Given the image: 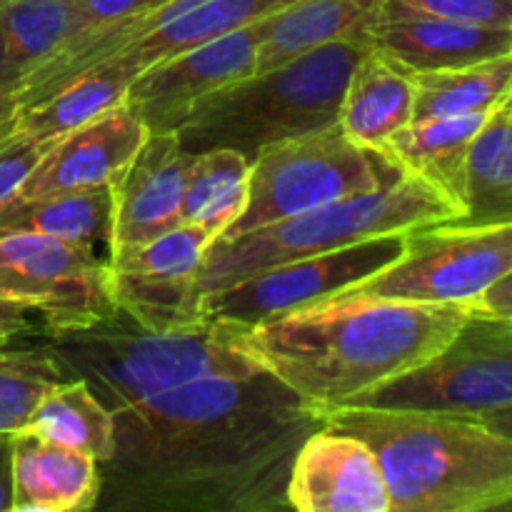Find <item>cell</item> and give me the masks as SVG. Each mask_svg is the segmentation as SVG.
Instances as JSON below:
<instances>
[{
	"instance_id": "1",
	"label": "cell",
	"mask_w": 512,
	"mask_h": 512,
	"mask_svg": "<svg viewBox=\"0 0 512 512\" xmlns=\"http://www.w3.org/2000/svg\"><path fill=\"white\" fill-rule=\"evenodd\" d=\"M323 425L325 410L268 370L190 380L115 413L95 510H290L293 460Z\"/></svg>"
},
{
	"instance_id": "2",
	"label": "cell",
	"mask_w": 512,
	"mask_h": 512,
	"mask_svg": "<svg viewBox=\"0 0 512 512\" xmlns=\"http://www.w3.org/2000/svg\"><path fill=\"white\" fill-rule=\"evenodd\" d=\"M470 318L465 303H408L340 293L238 330L253 363L330 410L408 373Z\"/></svg>"
},
{
	"instance_id": "3",
	"label": "cell",
	"mask_w": 512,
	"mask_h": 512,
	"mask_svg": "<svg viewBox=\"0 0 512 512\" xmlns=\"http://www.w3.org/2000/svg\"><path fill=\"white\" fill-rule=\"evenodd\" d=\"M325 425L368 443L390 512L512 508V438L473 418L418 410H325Z\"/></svg>"
},
{
	"instance_id": "4",
	"label": "cell",
	"mask_w": 512,
	"mask_h": 512,
	"mask_svg": "<svg viewBox=\"0 0 512 512\" xmlns=\"http://www.w3.org/2000/svg\"><path fill=\"white\" fill-rule=\"evenodd\" d=\"M238 330L205 318L195 328L155 333L115 310L93 323L45 330L40 343L115 415L190 380L263 370L240 350Z\"/></svg>"
},
{
	"instance_id": "5",
	"label": "cell",
	"mask_w": 512,
	"mask_h": 512,
	"mask_svg": "<svg viewBox=\"0 0 512 512\" xmlns=\"http://www.w3.org/2000/svg\"><path fill=\"white\" fill-rule=\"evenodd\" d=\"M368 48L365 35L335 40L218 90L175 130L180 148H228L253 163L268 145L338 125L345 85Z\"/></svg>"
},
{
	"instance_id": "6",
	"label": "cell",
	"mask_w": 512,
	"mask_h": 512,
	"mask_svg": "<svg viewBox=\"0 0 512 512\" xmlns=\"http://www.w3.org/2000/svg\"><path fill=\"white\" fill-rule=\"evenodd\" d=\"M458 218L460 208L438 188L418 175L398 173L373 193L350 195L250 233L215 238L198 270V285L203 295L218 293L275 265Z\"/></svg>"
},
{
	"instance_id": "7",
	"label": "cell",
	"mask_w": 512,
	"mask_h": 512,
	"mask_svg": "<svg viewBox=\"0 0 512 512\" xmlns=\"http://www.w3.org/2000/svg\"><path fill=\"white\" fill-rule=\"evenodd\" d=\"M398 173L403 170L353 143L340 125L280 140L253 158L248 203L220 238L250 233L350 195L373 193Z\"/></svg>"
},
{
	"instance_id": "8",
	"label": "cell",
	"mask_w": 512,
	"mask_h": 512,
	"mask_svg": "<svg viewBox=\"0 0 512 512\" xmlns=\"http://www.w3.org/2000/svg\"><path fill=\"white\" fill-rule=\"evenodd\" d=\"M345 405L473 420L510 408L512 325L470 310L463 328L425 363Z\"/></svg>"
},
{
	"instance_id": "9",
	"label": "cell",
	"mask_w": 512,
	"mask_h": 512,
	"mask_svg": "<svg viewBox=\"0 0 512 512\" xmlns=\"http://www.w3.org/2000/svg\"><path fill=\"white\" fill-rule=\"evenodd\" d=\"M508 273L512 225L440 223L405 233L400 258L350 293L408 303L470 305Z\"/></svg>"
},
{
	"instance_id": "10",
	"label": "cell",
	"mask_w": 512,
	"mask_h": 512,
	"mask_svg": "<svg viewBox=\"0 0 512 512\" xmlns=\"http://www.w3.org/2000/svg\"><path fill=\"white\" fill-rule=\"evenodd\" d=\"M0 300L38 310L45 330L93 323L118 310L108 260L28 230H0Z\"/></svg>"
},
{
	"instance_id": "11",
	"label": "cell",
	"mask_w": 512,
	"mask_h": 512,
	"mask_svg": "<svg viewBox=\"0 0 512 512\" xmlns=\"http://www.w3.org/2000/svg\"><path fill=\"white\" fill-rule=\"evenodd\" d=\"M403 248L405 233L383 235L350 248L275 265L230 288L208 293L203 298V313L205 318L250 328L275 315L320 303L355 288L398 260Z\"/></svg>"
},
{
	"instance_id": "12",
	"label": "cell",
	"mask_w": 512,
	"mask_h": 512,
	"mask_svg": "<svg viewBox=\"0 0 512 512\" xmlns=\"http://www.w3.org/2000/svg\"><path fill=\"white\" fill-rule=\"evenodd\" d=\"M260 23L220 35L145 68L128 88V108L148 133H175L193 108L255 73Z\"/></svg>"
},
{
	"instance_id": "13",
	"label": "cell",
	"mask_w": 512,
	"mask_h": 512,
	"mask_svg": "<svg viewBox=\"0 0 512 512\" xmlns=\"http://www.w3.org/2000/svg\"><path fill=\"white\" fill-rule=\"evenodd\" d=\"M298 512H390L383 473L368 443L323 425L300 445L288 475Z\"/></svg>"
},
{
	"instance_id": "14",
	"label": "cell",
	"mask_w": 512,
	"mask_h": 512,
	"mask_svg": "<svg viewBox=\"0 0 512 512\" xmlns=\"http://www.w3.org/2000/svg\"><path fill=\"white\" fill-rule=\"evenodd\" d=\"M365 40L413 73L463 68L512 53V28L435 18L395 8L385 0L365 30Z\"/></svg>"
},
{
	"instance_id": "15",
	"label": "cell",
	"mask_w": 512,
	"mask_h": 512,
	"mask_svg": "<svg viewBox=\"0 0 512 512\" xmlns=\"http://www.w3.org/2000/svg\"><path fill=\"white\" fill-rule=\"evenodd\" d=\"M145 138L148 128L128 103L115 105L90 123L60 135L15 195L38 198L65 190L113 185Z\"/></svg>"
},
{
	"instance_id": "16",
	"label": "cell",
	"mask_w": 512,
	"mask_h": 512,
	"mask_svg": "<svg viewBox=\"0 0 512 512\" xmlns=\"http://www.w3.org/2000/svg\"><path fill=\"white\" fill-rule=\"evenodd\" d=\"M193 155L175 133H148L113 180V248L135 245L183 223L185 175Z\"/></svg>"
},
{
	"instance_id": "17",
	"label": "cell",
	"mask_w": 512,
	"mask_h": 512,
	"mask_svg": "<svg viewBox=\"0 0 512 512\" xmlns=\"http://www.w3.org/2000/svg\"><path fill=\"white\" fill-rule=\"evenodd\" d=\"M98 460L23 428L13 435V512L95 510Z\"/></svg>"
},
{
	"instance_id": "18",
	"label": "cell",
	"mask_w": 512,
	"mask_h": 512,
	"mask_svg": "<svg viewBox=\"0 0 512 512\" xmlns=\"http://www.w3.org/2000/svg\"><path fill=\"white\" fill-rule=\"evenodd\" d=\"M413 103V70L368 48L345 85L338 125L353 143L383 153L393 135L413 123Z\"/></svg>"
},
{
	"instance_id": "19",
	"label": "cell",
	"mask_w": 512,
	"mask_h": 512,
	"mask_svg": "<svg viewBox=\"0 0 512 512\" xmlns=\"http://www.w3.org/2000/svg\"><path fill=\"white\" fill-rule=\"evenodd\" d=\"M383 0H293L260 20L255 73H268L315 48L365 35Z\"/></svg>"
},
{
	"instance_id": "20",
	"label": "cell",
	"mask_w": 512,
	"mask_h": 512,
	"mask_svg": "<svg viewBox=\"0 0 512 512\" xmlns=\"http://www.w3.org/2000/svg\"><path fill=\"white\" fill-rule=\"evenodd\" d=\"M113 185L23 198L0 205V230H28L63 243L80 245L110 263L113 253Z\"/></svg>"
},
{
	"instance_id": "21",
	"label": "cell",
	"mask_w": 512,
	"mask_h": 512,
	"mask_svg": "<svg viewBox=\"0 0 512 512\" xmlns=\"http://www.w3.org/2000/svg\"><path fill=\"white\" fill-rule=\"evenodd\" d=\"M490 113L458 115V118L413 120L393 135L383 148V158L398 170L418 175L453 200L463 215L468 158L480 128Z\"/></svg>"
},
{
	"instance_id": "22",
	"label": "cell",
	"mask_w": 512,
	"mask_h": 512,
	"mask_svg": "<svg viewBox=\"0 0 512 512\" xmlns=\"http://www.w3.org/2000/svg\"><path fill=\"white\" fill-rule=\"evenodd\" d=\"M83 28L78 0H3L0 93H18L20 85Z\"/></svg>"
},
{
	"instance_id": "23",
	"label": "cell",
	"mask_w": 512,
	"mask_h": 512,
	"mask_svg": "<svg viewBox=\"0 0 512 512\" xmlns=\"http://www.w3.org/2000/svg\"><path fill=\"white\" fill-rule=\"evenodd\" d=\"M290 3L293 0H198L175 18L165 20L160 28L140 38L138 43L125 48L120 58L133 65L135 73L140 75L145 68L170 55L260 23Z\"/></svg>"
},
{
	"instance_id": "24",
	"label": "cell",
	"mask_w": 512,
	"mask_h": 512,
	"mask_svg": "<svg viewBox=\"0 0 512 512\" xmlns=\"http://www.w3.org/2000/svg\"><path fill=\"white\" fill-rule=\"evenodd\" d=\"M135 78L138 73L133 65L115 55L113 60L83 73L50 98L18 110L15 130L38 140H58L60 135L125 103L128 88Z\"/></svg>"
},
{
	"instance_id": "25",
	"label": "cell",
	"mask_w": 512,
	"mask_h": 512,
	"mask_svg": "<svg viewBox=\"0 0 512 512\" xmlns=\"http://www.w3.org/2000/svg\"><path fill=\"white\" fill-rule=\"evenodd\" d=\"M453 225H512V93L470 148L463 215Z\"/></svg>"
},
{
	"instance_id": "26",
	"label": "cell",
	"mask_w": 512,
	"mask_h": 512,
	"mask_svg": "<svg viewBox=\"0 0 512 512\" xmlns=\"http://www.w3.org/2000/svg\"><path fill=\"white\" fill-rule=\"evenodd\" d=\"M413 120L490 113L512 93V53L475 65L413 73Z\"/></svg>"
},
{
	"instance_id": "27",
	"label": "cell",
	"mask_w": 512,
	"mask_h": 512,
	"mask_svg": "<svg viewBox=\"0 0 512 512\" xmlns=\"http://www.w3.org/2000/svg\"><path fill=\"white\" fill-rule=\"evenodd\" d=\"M28 430L80 450L98 463L110 458L115 445V415L78 378L55 383L40 398L28 420Z\"/></svg>"
},
{
	"instance_id": "28",
	"label": "cell",
	"mask_w": 512,
	"mask_h": 512,
	"mask_svg": "<svg viewBox=\"0 0 512 512\" xmlns=\"http://www.w3.org/2000/svg\"><path fill=\"white\" fill-rule=\"evenodd\" d=\"M250 160L228 148L195 153L185 175L183 223H195L220 238L248 203Z\"/></svg>"
},
{
	"instance_id": "29",
	"label": "cell",
	"mask_w": 512,
	"mask_h": 512,
	"mask_svg": "<svg viewBox=\"0 0 512 512\" xmlns=\"http://www.w3.org/2000/svg\"><path fill=\"white\" fill-rule=\"evenodd\" d=\"M110 290L115 308L145 330L173 333L195 328L205 320V295L198 278H160L110 268Z\"/></svg>"
},
{
	"instance_id": "30",
	"label": "cell",
	"mask_w": 512,
	"mask_h": 512,
	"mask_svg": "<svg viewBox=\"0 0 512 512\" xmlns=\"http://www.w3.org/2000/svg\"><path fill=\"white\" fill-rule=\"evenodd\" d=\"M65 380H70L68 373L43 343H15L0 350V433L28 428L40 398Z\"/></svg>"
},
{
	"instance_id": "31",
	"label": "cell",
	"mask_w": 512,
	"mask_h": 512,
	"mask_svg": "<svg viewBox=\"0 0 512 512\" xmlns=\"http://www.w3.org/2000/svg\"><path fill=\"white\" fill-rule=\"evenodd\" d=\"M213 235L195 223L175 228L135 245H118L110 253V268L123 273L160 275V278H198Z\"/></svg>"
},
{
	"instance_id": "32",
	"label": "cell",
	"mask_w": 512,
	"mask_h": 512,
	"mask_svg": "<svg viewBox=\"0 0 512 512\" xmlns=\"http://www.w3.org/2000/svg\"><path fill=\"white\" fill-rule=\"evenodd\" d=\"M385 3L435 18L460 20V23L512 28V0H385Z\"/></svg>"
},
{
	"instance_id": "33",
	"label": "cell",
	"mask_w": 512,
	"mask_h": 512,
	"mask_svg": "<svg viewBox=\"0 0 512 512\" xmlns=\"http://www.w3.org/2000/svg\"><path fill=\"white\" fill-rule=\"evenodd\" d=\"M53 143L55 140L30 138L18 130L0 140V205L23 188L30 170L38 165V160L48 153Z\"/></svg>"
},
{
	"instance_id": "34",
	"label": "cell",
	"mask_w": 512,
	"mask_h": 512,
	"mask_svg": "<svg viewBox=\"0 0 512 512\" xmlns=\"http://www.w3.org/2000/svg\"><path fill=\"white\" fill-rule=\"evenodd\" d=\"M163 3L168 0H78V8L85 28H95V25L115 23V20L145 13V10L160 8Z\"/></svg>"
},
{
	"instance_id": "35",
	"label": "cell",
	"mask_w": 512,
	"mask_h": 512,
	"mask_svg": "<svg viewBox=\"0 0 512 512\" xmlns=\"http://www.w3.org/2000/svg\"><path fill=\"white\" fill-rule=\"evenodd\" d=\"M35 318H40L38 310L28 308V305L0 300V350L10 348V345L33 335Z\"/></svg>"
},
{
	"instance_id": "36",
	"label": "cell",
	"mask_w": 512,
	"mask_h": 512,
	"mask_svg": "<svg viewBox=\"0 0 512 512\" xmlns=\"http://www.w3.org/2000/svg\"><path fill=\"white\" fill-rule=\"evenodd\" d=\"M470 310H473V313L493 315V318H500L512 325V273L505 275L503 280H498V283H495L488 293L480 295L478 300H473V303H470Z\"/></svg>"
},
{
	"instance_id": "37",
	"label": "cell",
	"mask_w": 512,
	"mask_h": 512,
	"mask_svg": "<svg viewBox=\"0 0 512 512\" xmlns=\"http://www.w3.org/2000/svg\"><path fill=\"white\" fill-rule=\"evenodd\" d=\"M13 435L0 433V512H13Z\"/></svg>"
},
{
	"instance_id": "38",
	"label": "cell",
	"mask_w": 512,
	"mask_h": 512,
	"mask_svg": "<svg viewBox=\"0 0 512 512\" xmlns=\"http://www.w3.org/2000/svg\"><path fill=\"white\" fill-rule=\"evenodd\" d=\"M15 118H18V103L13 93H0V140L15 130Z\"/></svg>"
},
{
	"instance_id": "39",
	"label": "cell",
	"mask_w": 512,
	"mask_h": 512,
	"mask_svg": "<svg viewBox=\"0 0 512 512\" xmlns=\"http://www.w3.org/2000/svg\"><path fill=\"white\" fill-rule=\"evenodd\" d=\"M480 423L488 425V428L495 430V433L512 438V405L505 410H498V413L485 415V418H480Z\"/></svg>"
},
{
	"instance_id": "40",
	"label": "cell",
	"mask_w": 512,
	"mask_h": 512,
	"mask_svg": "<svg viewBox=\"0 0 512 512\" xmlns=\"http://www.w3.org/2000/svg\"><path fill=\"white\" fill-rule=\"evenodd\" d=\"M0 3H3V0H0Z\"/></svg>"
}]
</instances>
